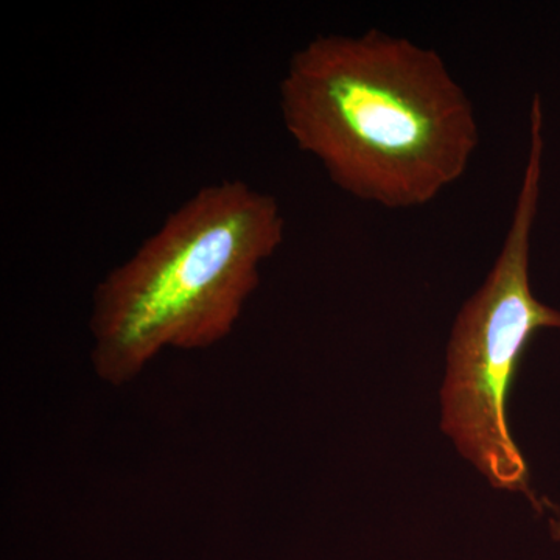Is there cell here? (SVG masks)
I'll list each match as a JSON object with an SVG mask.
<instances>
[{
	"label": "cell",
	"instance_id": "6da1fadb",
	"mask_svg": "<svg viewBox=\"0 0 560 560\" xmlns=\"http://www.w3.org/2000/svg\"><path fill=\"white\" fill-rule=\"evenodd\" d=\"M279 109L338 189L390 210L436 200L480 145L474 103L444 58L378 28L307 40L280 79Z\"/></svg>",
	"mask_w": 560,
	"mask_h": 560
},
{
	"label": "cell",
	"instance_id": "7a4b0ae2",
	"mask_svg": "<svg viewBox=\"0 0 560 560\" xmlns=\"http://www.w3.org/2000/svg\"><path fill=\"white\" fill-rule=\"evenodd\" d=\"M278 198L223 179L190 195L92 294V370L127 385L164 350L219 345L285 241Z\"/></svg>",
	"mask_w": 560,
	"mask_h": 560
},
{
	"label": "cell",
	"instance_id": "3957f363",
	"mask_svg": "<svg viewBox=\"0 0 560 560\" xmlns=\"http://www.w3.org/2000/svg\"><path fill=\"white\" fill-rule=\"evenodd\" d=\"M544 113L530 105L522 186L499 257L453 327L442 389V429L464 458L499 489L528 492V470L508 425V396L534 335L560 329V312L534 298L530 237L539 209Z\"/></svg>",
	"mask_w": 560,
	"mask_h": 560
}]
</instances>
